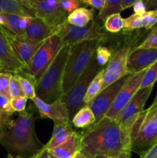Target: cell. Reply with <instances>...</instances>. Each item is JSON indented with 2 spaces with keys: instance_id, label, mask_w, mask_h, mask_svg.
<instances>
[{
  "instance_id": "obj_1",
  "label": "cell",
  "mask_w": 157,
  "mask_h": 158,
  "mask_svg": "<svg viewBox=\"0 0 157 158\" xmlns=\"http://www.w3.org/2000/svg\"><path fill=\"white\" fill-rule=\"evenodd\" d=\"M81 134L80 153L86 158H116L124 151H131L130 134L115 120L104 117Z\"/></svg>"
},
{
  "instance_id": "obj_2",
  "label": "cell",
  "mask_w": 157,
  "mask_h": 158,
  "mask_svg": "<svg viewBox=\"0 0 157 158\" xmlns=\"http://www.w3.org/2000/svg\"><path fill=\"white\" fill-rule=\"evenodd\" d=\"M35 117L27 110L18 113L12 127L0 131V144L13 157H29L42 151V145L38 141L35 131Z\"/></svg>"
},
{
  "instance_id": "obj_3",
  "label": "cell",
  "mask_w": 157,
  "mask_h": 158,
  "mask_svg": "<svg viewBox=\"0 0 157 158\" xmlns=\"http://www.w3.org/2000/svg\"><path fill=\"white\" fill-rule=\"evenodd\" d=\"M70 46H65L49 66L42 77L35 83L36 97L46 103H52L64 95L63 76Z\"/></svg>"
},
{
  "instance_id": "obj_4",
  "label": "cell",
  "mask_w": 157,
  "mask_h": 158,
  "mask_svg": "<svg viewBox=\"0 0 157 158\" xmlns=\"http://www.w3.org/2000/svg\"><path fill=\"white\" fill-rule=\"evenodd\" d=\"M131 151L143 155L157 142V94L152 105L139 116L130 131Z\"/></svg>"
},
{
  "instance_id": "obj_5",
  "label": "cell",
  "mask_w": 157,
  "mask_h": 158,
  "mask_svg": "<svg viewBox=\"0 0 157 158\" xmlns=\"http://www.w3.org/2000/svg\"><path fill=\"white\" fill-rule=\"evenodd\" d=\"M103 43L101 40H89L70 46L63 76L64 94L75 84L95 56L97 48Z\"/></svg>"
},
{
  "instance_id": "obj_6",
  "label": "cell",
  "mask_w": 157,
  "mask_h": 158,
  "mask_svg": "<svg viewBox=\"0 0 157 158\" xmlns=\"http://www.w3.org/2000/svg\"><path fill=\"white\" fill-rule=\"evenodd\" d=\"M64 46L57 34L46 40L34 54L22 76L29 79L35 86Z\"/></svg>"
},
{
  "instance_id": "obj_7",
  "label": "cell",
  "mask_w": 157,
  "mask_h": 158,
  "mask_svg": "<svg viewBox=\"0 0 157 158\" xmlns=\"http://www.w3.org/2000/svg\"><path fill=\"white\" fill-rule=\"evenodd\" d=\"M105 67L106 66H100L97 63L95 56H94L89 64L78 77L75 84L67 94H64L62 97V101L67 107L70 123L75 117V114L83 106H86L84 99L90 83L95 78V76Z\"/></svg>"
},
{
  "instance_id": "obj_8",
  "label": "cell",
  "mask_w": 157,
  "mask_h": 158,
  "mask_svg": "<svg viewBox=\"0 0 157 158\" xmlns=\"http://www.w3.org/2000/svg\"><path fill=\"white\" fill-rule=\"evenodd\" d=\"M100 19L94 18L87 26L77 27L65 23L56 29L55 34L61 39L65 46H73L77 43L89 40H101L105 42L109 39L104 26H102Z\"/></svg>"
},
{
  "instance_id": "obj_9",
  "label": "cell",
  "mask_w": 157,
  "mask_h": 158,
  "mask_svg": "<svg viewBox=\"0 0 157 158\" xmlns=\"http://www.w3.org/2000/svg\"><path fill=\"white\" fill-rule=\"evenodd\" d=\"M21 2L32 10L35 17L44 20L55 30L67 20V13L60 6L58 0H21Z\"/></svg>"
},
{
  "instance_id": "obj_10",
  "label": "cell",
  "mask_w": 157,
  "mask_h": 158,
  "mask_svg": "<svg viewBox=\"0 0 157 158\" xmlns=\"http://www.w3.org/2000/svg\"><path fill=\"white\" fill-rule=\"evenodd\" d=\"M152 89L153 86L140 88L115 119L119 124L129 134L135 120L144 110L145 104L150 96Z\"/></svg>"
},
{
  "instance_id": "obj_11",
  "label": "cell",
  "mask_w": 157,
  "mask_h": 158,
  "mask_svg": "<svg viewBox=\"0 0 157 158\" xmlns=\"http://www.w3.org/2000/svg\"><path fill=\"white\" fill-rule=\"evenodd\" d=\"M130 77L131 74H128L115 83L103 89L92 101L86 104L93 112L95 117V123H98L104 118L105 115L112 105L120 89Z\"/></svg>"
},
{
  "instance_id": "obj_12",
  "label": "cell",
  "mask_w": 157,
  "mask_h": 158,
  "mask_svg": "<svg viewBox=\"0 0 157 158\" xmlns=\"http://www.w3.org/2000/svg\"><path fill=\"white\" fill-rule=\"evenodd\" d=\"M146 70L147 69L131 75L129 80L126 82L119 92L113 103L105 115V118L111 120H115L116 118L119 114L123 110V108L129 103L137 91L140 89V86Z\"/></svg>"
},
{
  "instance_id": "obj_13",
  "label": "cell",
  "mask_w": 157,
  "mask_h": 158,
  "mask_svg": "<svg viewBox=\"0 0 157 158\" xmlns=\"http://www.w3.org/2000/svg\"><path fill=\"white\" fill-rule=\"evenodd\" d=\"M0 31L3 34L5 38L7 40L14 53L15 54L18 60H19V62L22 64L26 69L29 66V62L32 60L34 54L45 41L41 42V43H36V42L29 40L25 35H15V34L9 32L2 26H0Z\"/></svg>"
},
{
  "instance_id": "obj_14",
  "label": "cell",
  "mask_w": 157,
  "mask_h": 158,
  "mask_svg": "<svg viewBox=\"0 0 157 158\" xmlns=\"http://www.w3.org/2000/svg\"><path fill=\"white\" fill-rule=\"evenodd\" d=\"M131 50L130 46H123L112 53L105 68L103 89L129 74L127 69V60Z\"/></svg>"
},
{
  "instance_id": "obj_15",
  "label": "cell",
  "mask_w": 157,
  "mask_h": 158,
  "mask_svg": "<svg viewBox=\"0 0 157 158\" xmlns=\"http://www.w3.org/2000/svg\"><path fill=\"white\" fill-rule=\"evenodd\" d=\"M32 100L42 118L51 119L55 124L70 123L67 107L61 99L52 103H45L37 97Z\"/></svg>"
},
{
  "instance_id": "obj_16",
  "label": "cell",
  "mask_w": 157,
  "mask_h": 158,
  "mask_svg": "<svg viewBox=\"0 0 157 158\" xmlns=\"http://www.w3.org/2000/svg\"><path fill=\"white\" fill-rule=\"evenodd\" d=\"M157 61V49L134 48L129 52L127 60L128 73L131 75L148 69Z\"/></svg>"
},
{
  "instance_id": "obj_17",
  "label": "cell",
  "mask_w": 157,
  "mask_h": 158,
  "mask_svg": "<svg viewBox=\"0 0 157 158\" xmlns=\"http://www.w3.org/2000/svg\"><path fill=\"white\" fill-rule=\"evenodd\" d=\"M0 63L3 73L12 75L22 76L24 72V66L14 53L12 47L0 31Z\"/></svg>"
},
{
  "instance_id": "obj_18",
  "label": "cell",
  "mask_w": 157,
  "mask_h": 158,
  "mask_svg": "<svg viewBox=\"0 0 157 158\" xmlns=\"http://www.w3.org/2000/svg\"><path fill=\"white\" fill-rule=\"evenodd\" d=\"M55 28L49 26L42 19L32 17L25 31V35L32 41L41 43L55 35Z\"/></svg>"
},
{
  "instance_id": "obj_19",
  "label": "cell",
  "mask_w": 157,
  "mask_h": 158,
  "mask_svg": "<svg viewBox=\"0 0 157 158\" xmlns=\"http://www.w3.org/2000/svg\"><path fill=\"white\" fill-rule=\"evenodd\" d=\"M125 26L123 31L130 32L134 29L145 28L151 30L157 23V10L146 11L143 14H132L125 19Z\"/></svg>"
},
{
  "instance_id": "obj_20",
  "label": "cell",
  "mask_w": 157,
  "mask_h": 158,
  "mask_svg": "<svg viewBox=\"0 0 157 158\" xmlns=\"http://www.w3.org/2000/svg\"><path fill=\"white\" fill-rule=\"evenodd\" d=\"M81 132L74 131L72 135L62 144L49 151L57 158H72L81 149Z\"/></svg>"
},
{
  "instance_id": "obj_21",
  "label": "cell",
  "mask_w": 157,
  "mask_h": 158,
  "mask_svg": "<svg viewBox=\"0 0 157 158\" xmlns=\"http://www.w3.org/2000/svg\"><path fill=\"white\" fill-rule=\"evenodd\" d=\"M74 131L71 126V123L54 124L51 139L46 145H44L43 148L50 151L57 148L65 143L72 135Z\"/></svg>"
},
{
  "instance_id": "obj_22",
  "label": "cell",
  "mask_w": 157,
  "mask_h": 158,
  "mask_svg": "<svg viewBox=\"0 0 157 158\" xmlns=\"http://www.w3.org/2000/svg\"><path fill=\"white\" fill-rule=\"evenodd\" d=\"M94 18V9H88L85 7H79L68 15L66 23L77 27H84L92 21Z\"/></svg>"
},
{
  "instance_id": "obj_23",
  "label": "cell",
  "mask_w": 157,
  "mask_h": 158,
  "mask_svg": "<svg viewBox=\"0 0 157 158\" xmlns=\"http://www.w3.org/2000/svg\"><path fill=\"white\" fill-rule=\"evenodd\" d=\"M0 12L15 14L20 16L35 17L32 10L22 3L21 0H0Z\"/></svg>"
},
{
  "instance_id": "obj_24",
  "label": "cell",
  "mask_w": 157,
  "mask_h": 158,
  "mask_svg": "<svg viewBox=\"0 0 157 158\" xmlns=\"http://www.w3.org/2000/svg\"><path fill=\"white\" fill-rule=\"evenodd\" d=\"M95 122V117L92 110L86 105L75 114L71 123L77 128H86L92 126Z\"/></svg>"
},
{
  "instance_id": "obj_25",
  "label": "cell",
  "mask_w": 157,
  "mask_h": 158,
  "mask_svg": "<svg viewBox=\"0 0 157 158\" xmlns=\"http://www.w3.org/2000/svg\"><path fill=\"white\" fill-rule=\"evenodd\" d=\"M106 68V67H105ZM105 68L102 69L96 76L95 78L92 80L88 87L87 91H86V96H85L84 102L85 103L88 104L89 102L92 101L102 90H103V75H104Z\"/></svg>"
},
{
  "instance_id": "obj_26",
  "label": "cell",
  "mask_w": 157,
  "mask_h": 158,
  "mask_svg": "<svg viewBox=\"0 0 157 158\" xmlns=\"http://www.w3.org/2000/svg\"><path fill=\"white\" fill-rule=\"evenodd\" d=\"M126 23L125 19L119 13L114 14L106 19L104 22V28L106 31L111 33H117L124 29Z\"/></svg>"
},
{
  "instance_id": "obj_27",
  "label": "cell",
  "mask_w": 157,
  "mask_h": 158,
  "mask_svg": "<svg viewBox=\"0 0 157 158\" xmlns=\"http://www.w3.org/2000/svg\"><path fill=\"white\" fill-rule=\"evenodd\" d=\"M123 11L121 6V0H106L103 10L99 13V18L101 20H106L110 15L118 14Z\"/></svg>"
},
{
  "instance_id": "obj_28",
  "label": "cell",
  "mask_w": 157,
  "mask_h": 158,
  "mask_svg": "<svg viewBox=\"0 0 157 158\" xmlns=\"http://www.w3.org/2000/svg\"><path fill=\"white\" fill-rule=\"evenodd\" d=\"M3 16H4V24L2 27L15 35H24V32L19 28V22L21 19L20 15H15V14L3 13Z\"/></svg>"
},
{
  "instance_id": "obj_29",
  "label": "cell",
  "mask_w": 157,
  "mask_h": 158,
  "mask_svg": "<svg viewBox=\"0 0 157 158\" xmlns=\"http://www.w3.org/2000/svg\"><path fill=\"white\" fill-rule=\"evenodd\" d=\"M157 80V61L151 65L146 70L140 88H146L153 86Z\"/></svg>"
},
{
  "instance_id": "obj_30",
  "label": "cell",
  "mask_w": 157,
  "mask_h": 158,
  "mask_svg": "<svg viewBox=\"0 0 157 158\" xmlns=\"http://www.w3.org/2000/svg\"><path fill=\"white\" fill-rule=\"evenodd\" d=\"M112 56V49H109L107 46H103V45H101V46H99L97 48L95 53V59H96L97 63L102 66H106V65L108 64Z\"/></svg>"
},
{
  "instance_id": "obj_31",
  "label": "cell",
  "mask_w": 157,
  "mask_h": 158,
  "mask_svg": "<svg viewBox=\"0 0 157 158\" xmlns=\"http://www.w3.org/2000/svg\"><path fill=\"white\" fill-rule=\"evenodd\" d=\"M16 76L17 77H18V80H19L21 87L22 89L23 93H24L26 98L32 100L34 97H36L35 90V86H34L33 83H32L29 79L26 78V77H22V76Z\"/></svg>"
},
{
  "instance_id": "obj_32",
  "label": "cell",
  "mask_w": 157,
  "mask_h": 158,
  "mask_svg": "<svg viewBox=\"0 0 157 158\" xmlns=\"http://www.w3.org/2000/svg\"><path fill=\"white\" fill-rule=\"evenodd\" d=\"M12 74L7 73H0V96L6 97L11 100L10 92H9V84Z\"/></svg>"
},
{
  "instance_id": "obj_33",
  "label": "cell",
  "mask_w": 157,
  "mask_h": 158,
  "mask_svg": "<svg viewBox=\"0 0 157 158\" xmlns=\"http://www.w3.org/2000/svg\"><path fill=\"white\" fill-rule=\"evenodd\" d=\"M139 49H157V28L151 29L146 38L139 45Z\"/></svg>"
},
{
  "instance_id": "obj_34",
  "label": "cell",
  "mask_w": 157,
  "mask_h": 158,
  "mask_svg": "<svg viewBox=\"0 0 157 158\" xmlns=\"http://www.w3.org/2000/svg\"><path fill=\"white\" fill-rule=\"evenodd\" d=\"M9 92H10L11 99L18 97H26L16 75H12V77H11Z\"/></svg>"
},
{
  "instance_id": "obj_35",
  "label": "cell",
  "mask_w": 157,
  "mask_h": 158,
  "mask_svg": "<svg viewBox=\"0 0 157 158\" xmlns=\"http://www.w3.org/2000/svg\"><path fill=\"white\" fill-rule=\"evenodd\" d=\"M12 115L13 114L0 110V131H5L12 127L14 120L12 118Z\"/></svg>"
},
{
  "instance_id": "obj_36",
  "label": "cell",
  "mask_w": 157,
  "mask_h": 158,
  "mask_svg": "<svg viewBox=\"0 0 157 158\" xmlns=\"http://www.w3.org/2000/svg\"><path fill=\"white\" fill-rule=\"evenodd\" d=\"M27 100L28 99L26 97H18L11 99V106H12V109L13 110L14 112L16 111V112L20 113L26 110Z\"/></svg>"
},
{
  "instance_id": "obj_37",
  "label": "cell",
  "mask_w": 157,
  "mask_h": 158,
  "mask_svg": "<svg viewBox=\"0 0 157 158\" xmlns=\"http://www.w3.org/2000/svg\"><path fill=\"white\" fill-rule=\"evenodd\" d=\"M81 1L78 0H61L60 6L66 12V13H72L75 9H78L81 6Z\"/></svg>"
},
{
  "instance_id": "obj_38",
  "label": "cell",
  "mask_w": 157,
  "mask_h": 158,
  "mask_svg": "<svg viewBox=\"0 0 157 158\" xmlns=\"http://www.w3.org/2000/svg\"><path fill=\"white\" fill-rule=\"evenodd\" d=\"M81 2L85 6H92L94 9H98L100 12L104 7L106 0H82Z\"/></svg>"
},
{
  "instance_id": "obj_39",
  "label": "cell",
  "mask_w": 157,
  "mask_h": 158,
  "mask_svg": "<svg viewBox=\"0 0 157 158\" xmlns=\"http://www.w3.org/2000/svg\"><path fill=\"white\" fill-rule=\"evenodd\" d=\"M0 110L5 111V112L13 114L14 110L12 109L10 103V100L7 99L6 97L0 96Z\"/></svg>"
},
{
  "instance_id": "obj_40",
  "label": "cell",
  "mask_w": 157,
  "mask_h": 158,
  "mask_svg": "<svg viewBox=\"0 0 157 158\" xmlns=\"http://www.w3.org/2000/svg\"><path fill=\"white\" fill-rule=\"evenodd\" d=\"M132 7H133L134 12H135L134 13L135 14H143L147 11L146 10V3L142 0H136Z\"/></svg>"
},
{
  "instance_id": "obj_41",
  "label": "cell",
  "mask_w": 157,
  "mask_h": 158,
  "mask_svg": "<svg viewBox=\"0 0 157 158\" xmlns=\"http://www.w3.org/2000/svg\"><path fill=\"white\" fill-rule=\"evenodd\" d=\"M147 11L157 10V0H148L145 2Z\"/></svg>"
},
{
  "instance_id": "obj_42",
  "label": "cell",
  "mask_w": 157,
  "mask_h": 158,
  "mask_svg": "<svg viewBox=\"0 0 157 158\" xmlns=\"http://www.w3.org/2000/svg\"><path fill=\"white\" fill-rule=\"evenodd\" d=\"M36 158H57L55 156L52 155L48 150L42 148V151L36 155Z\"/></svg>"
},
{
  "instance_id": "obj_43",
  "label": "cell",
  "mask_w": 157,
  "mask_h": 158,
  "mask_svg": "<svg viewBox=\"0 0 157 158\" xmlns=\"http://www.w3.org/2000/svg\"><path fill=\"white\" fill-rule=\"evenodd\" d=\"M136 0H121V6L123 9H128V8L132 7L135 3Z\"/></svg>"
},
{
  "instance_id": "obj_44",
  "label": "cell",
  "mask_w": 157,
  "mask_h": 158,
  "mask_svg": "<svg viewBox=\"0 0 157 158\" xmlns=\"http://www.w3.org/2000/svg\"><path fill=\"white\" fill-rule=\"evenodd\" d=\"M130 153L131 151H124V152L121 153L116 158H130Z\"/></svg>"
},
{
  "instance_id": "obj_45",
  "label": "cell",
  "mask_w": 157,
  "mask_h": 158,
  "mask_svg": "<svg viewBox=\"0 0 157 158\" xmlns=\"http://www.w3.org/2000/svg\"><path fill=\"white\" fill-rule=\"evenodd\" d=\"M4 24V16H3V13L0 12V26H3Z\"/></svg>"
},
{
  "instance_id": "obj_46",
  "label": "cell",
  "mask_w": 157,
  "mask_h": 158,
  "mask_svg": "<svg viewBox=\"0 0 157 158\" xmlns=\"http://www.w3.org/2000/svg\"><path fill=\"white\" fill-rule=\"evenodd\" d=\"M72 158H86V157H85L84 156H83V154H81V153L78 152V153H77V154H75V155L74 156V157Z\"/></svg>"
},
{
  "instance_id": "obj_47",
  "label": "cell",
  "mask_w": 157,
  "mask_h": 158,
  "mask_svg": "<svg viewBox=\"0 0 157 158\" xmlns=\"http://www.w3.org/2000/svg\"><path fill=\"white\" fill-rule=\"evenodd\" d=\"M13 158H36V155L35 156H32V157H15Z\"/></svg>"
},
{
  "instance_id": "obj_48",
  "label": "cell",
  "mask_w": 157,
  "mask_h": 158,
  "mask_svg": "<svg viewBox=\"0 0 157 158\" xmlns=\"http://www.w3.org/2000/svg\"><path fill=\"white\" fill-rule=\"evenodd\" d=\"M3 72V69H2V66L1 63H0V73Z\"/></svg>"
},
{
  "instance_id": "obj_49",
  "label": "cell",
  "mask_w": 157,
  "mask_h": 158,
  "mask_svg": "<svg viewBox=\"0 0 157 158\" xmlns=\"http://www.w3.org/2000/svg\"><path fill=\"white\" fill-rule=\"evenodd\" d=\"M6 158H13V157L12 155H10V154H8V156Z\"/></svg>"
},
{
  "instance_id": "obj_50",
  "label": "cell",
  "mask_w": 157,
  "mask_h": 158,
  "mask_svg": "<svg viewBox=\"0 0 157 158\" xmlns=\"http://www.w3.org/2000/svg\"><path fill=\"white\" fill-rule=\"evenodd\" d=\"M156 28H157V23H156V24H155V26H153V28H152V29H156Z\"/></svg>"
},
{
  "instance_id": "obj_51",
  "label": "cell",
  "mask_w": 157,
  "mask_h": 158,
  "mask_svg": "<svg viewBox=\"0 0 157 158\" xmlns=\"http://www.w3.org/2000/svg\"><path fill=\"white\" fill-rule=\"evenodd\" d=\"M103 158H112V157H103Z\"/></svg>"
},
{
  "instance_id": "obj_52",
  "label": "cell",
  "mask_w": 157,
  "mask_h": 158,
  "mask_svg": "<svg viewBox=\"0 0 157 158\" xmlns=\"http://www.w3.org/2000/svg\"><path fill=\"white\" fill-rule=\"evenodd\" d=\"M103 157H95V158H103Z\"/></svg>"
}]
</instances>
